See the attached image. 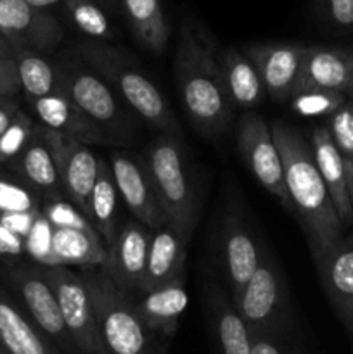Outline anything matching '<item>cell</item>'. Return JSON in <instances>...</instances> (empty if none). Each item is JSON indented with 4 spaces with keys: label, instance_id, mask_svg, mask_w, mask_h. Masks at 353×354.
Returning <instances> with one entry per match:
<instances>
[{
    "label": "cell",
    "instance_id": "obj_1",
    "mask_svg": "<svg viewBox=\"0 0 353 354\" xmlns=\"http://www.w3.org/2000/svg\"><path fill=\"white\" fill-rule=\"evenodd\" d=\"M175 78L182 106L196 130L208 137L227 131L235 106L225 86L217 44L189 17L180 24Z\"/></svg>",
    "mask_w": 353,
    "mask_h": 354
},
{
    "label": "cell",
    "instance_id": "obj_2",
    "mask_svg": "<svg viewBox=\"0 0 353 354\" xmlns=\"http://www.w3.org/2000/svg\"><path fill=\"white\" fill-rule=\"evenodd\" d=\"M270 131L282 161L291 213L301 223L311 258H317L343 237L345 227L315 165L310 142L284 121H273Z\"/></svg>",
    "mask_w": 353,
    "mask_h": 354
},
{
    "label": "cell",
    "instance_id": "obj_3",
    "mask_svg": "<svg viewBox=\"0 0 353 354\" xmlns=\"http://www.w3.org/2000/svg\"><path fill=\"white\" fill-rule=\"evenodd\" d=\"M75 50L93 73H97L104 82L111 83L121 93L125 102L145 123L165 135L176 137L180 128L168 100L127 52L107 41L97 40L83 41Z\"/></svg>",
    "mask_w": 353,
    "mask_h": 354
},
{
    "label": "cell",
    "instance_id": "obj_4",
    "mask_svg": "<svg viewBox=\"0 0 353 354\" xmlns=\"http://www.w3.org/2000/svg\"><path fill=\"white\" fill-rule=\"evenodd\" d=\"M93 304L100 344L106 354H159L166 346L145 327L134 299L118 287L106 268L83 270Z\"/></svg>",
    "mask_w": 353,
    "mask_h": 354
},
{
    "label": "cell",
    "instance_id": "obj_5",
    "mask_svg": "<svg viewBox=\"0 0 353 354\" xmlns=\"http://www.w3.org/2000/svg\"><path fill=\"white\" fill-rule=\"evenodd\" d=\"M144 162L166 225L189 244L199 220L201 206L176 137L163 135L152 142Z\"/></svg>",
    "mask_w": 353,
    "mask_h": 354
},
{
    "label": "cell",
    "instance_id": "obj_6",
    "mask_svg": "<svg viewBox=\"0 0 353 354\" xmlns=\"http://www.w3.org/2000/svg\"><path fill=\"white\" fill-rule=\"evenodd\" d=\"M232 303L251 332L287 327L289 292L286 277L269 251L263 252L255 275Z\"/></svg>",
    "mask_w": 353,
    "mask_h": 354
},
{
    "label": "cell",
    "instance_id": "obj_7",
    "mask_svg": "<svg viewBox=\"0 0 353 354\" xmlns=\"http://www.w3.org/2000/svg\"><path fill=\"white\" fill-rule=\"evenodd\" d=\"M45 280L51 286L62 320L80 354H106L99 339L92 297L82 273H75L68 266L44 268Z\"/></svg>",
    "mask_w": 353,
    "mask_h": 354
},
{
    "label": "cell",
    "instance_id": "obj_8",
    "mask_svg": "<svg viewBox=\"0 0 353 354\" xmlns=\"http://www.w3.org/2000/svg\"><path fill=\"white\" fill-rule=\"evenodd\" d=\"M35 130L44 138L51 151L59 180L69 203L78 207L90 220V197L99 173L100 158L93 154L89 145L75 138L66 137L45 127H35Z\"/></svg>",
    "mask_w": 353,
    "mask_h": 354
},
{
    "label": "cell",
    "instance_id": "obj_9",
    "mask_svg": "<svg viewBox=\"0 0 353 354\" xmlns=\"http://www.w3.org/2000/svg\"><path fill=\"white\" fill-rule=\"evenodd\" d=\"M61 92L76 106L85 111L100 128L123 135L128 128L127 116L121 111L113 90L97 73H93L82 59L59 62Z\"/></svg>",
    "mask_w": 353,
    "mask_h": 354
},
{
    "label": "cell",
    "instance_id": "obj_10",
    "mask_svg": "<svg viewBox=\"0 0 353 354\" xmlns=\"http://www.w3.org/2000/svg\"><path fill=\"white\" fill-rule=\"evenodd\" d=\"M237 147L256 182L291 211L279 149L273 142L269 123L255 111L246 113L239 121Z\"/></svg>",
    "mask_w": 353,
    "mask_h": 354
},
{
    "label": "cell",
    "instance_id": "obj_11",
    "mask_svg": "<svg viewBox=\"0 0 353 354\" xmlns=\"http://www.w3.org/2000/svg\"><path fill=\"white\" fill-rule=\"evenodd\" d=\"M7 277L23 297L28 313L42 334L55 346L62 354H80L62 320L57 299L51 286L45 280L42 268L26 265H9Z\"/></svg>",
    "mask_w": 353,
    "mask_h": 354
},
{
    "label": "cell",
    "instance_id": "obj_12",
    "mask_svg": "<svg viewBox=\"0 0 353 354\" xmlns=\"http://www.w3.org/2000/svg\"><path fill=\"white\" fill-rule=\"evenodd\" d=\"M0 37L14 50H52L64 38V28L47 10L35 9L26 0H0Z\"/></svg>",
    "mask_w": 353,
    "mask_h": 354
},
{
    "label": "cell",
    "instance_id": "obj_13",
    "mask_svg": "<svg viewBox=\"0 0 353 354\" xmlns=\"http://www.w3.org/2000/svg\"><path fill=\"white\" fill-rule=\"evenodd\" d=\"M152 232L141 221H128L120 227L113 244L107 248L106 272L128 296L141 294L147 272Z\"/></svg>",
    "mask_w": 353,
    "mask_h": 354
},
{
    "label": "cell",
    "instance_id": "obj_14",
    "mask_svg": "<svg viewBox=\"0 0 353 354\" xmlns=\"http://www.w3.org/2000/svg\"><path fill=\"white\" fill-rule=\"evenodd\" d=\"M244 52L258 69L266 95L279 102L294 95L307 54V45L279 41L253 44L248 45Z\"/></svg>",
    "mask_w": 353,
    "mask_h": 354
},
{
    "label": "cell",
    "instance_id": "obj_15",
    "mask_svg": "<svg viewBox=\"0 0 353 354\" xmlns=\"http://www.w3.org/2000/svg\"><path fill=\"white\" fill-rule=\"evenodd\" d=\"M109 165L118 194L135 220L151 230L165 227V214L156 199L144 159L130 158L123 152H114Z\"/></svg>",
    "mask_w": 353,
    "mask_h": 354
},
{
    "label": "cell",
    "instance_id": "obj_16",
    "mask_svg": "<svg viewBox=\"0 0 353 354\" xmlns=\"http://www.w3.org/2000/svg\"><path fill=\"white\" fill-rule=\"evenodd\" d=\"M322 287L336 315L353 334V234L343 235L331 248L314 258Z\"/></svg>",
    "mask_w": 353,
    "mask_h": 354
},
{
    "label": "cell",
    "instance_id": "obj_17",
    "mask_svg": "<svg viewBox=\"0 0 353 354\" xmlns=\"http://www.w3.org/2000/svg\"><path fill=\"white\" fill-rule=\"evenodd\" d=\"M353 86V47H307L301 68L298 92L305 90H331L350 95Z\"/></svg>",
    "mask_w": 353,
    "mask_h": 354
},
{
    "label": "cell",
    "instance_id": "obj_18",
    "mask_svg": "<svg viewBox=\"0 0 353 354\" xmlns=\"http://www.w3.org/2000/svg\"><path fill=\"white\" fill-rule=\"evenodd\" d=\"M221 265L225 277L230 286L232 301L241 294L262 261L263 252L260 251L255 237L246 225L235 216L225 218L220 237Z\"/></svg>",
    "mask_w": 353,
    "mask_h": 354
},
{
    "label": "cell",
    "instance_id": "obj_19",
    "mask_svg": "<svg viewBox=\"0 0 353 354\" xmlns=\"http://www.w3.org/2000/svg\"><path fill=\"white\" fill-rule=\"evenodd\" d=\"M204 294L217 354H251V330L237 313L230 297L213 280L206 282Z\"/></svg>",
    "mask_w": 353,
    "mask_h": 354
},
{
    "label": "cell",
    "instance_id": "obj_20",
    "mask_svg": "<svg viewBox=\"0 0 353 354\" xmlns=\"http://www.w3.org/2000/svg\"><path fill=\"white\" fill-rule=\"evenodd\" d=\"M42 127L71 137L82 144H106V131L62 92L31 100Z\"/></svg>",
    "mask_w": 353,
    "mask_h": 354
},
{
    "label": "cell",
    "instance_id": "obj_21",
    "mask_svg": "<svg viewBox=\"0 0 353 354\" xmlns=\"http://www.w3.org/2000/svg\"><path fill=\"white\" fill-rule=\"evenodd\" d=\"M134 304L145 327L151 328L156 335L172 337L189 304L185 275L145 290L141 294V299L134 301Z\"/></svg>",
    "mask_w": 353,
    "mask_h": 354
},
{
    "label": "cell",
    "instance_id": "obj_22",
    "mask_svg": "<svg viewBox=\"0 0 353 354\" xmlns=\"http://www.w3.org/2000/svg\"><path fill=\"white\" fill-rule=\"evenodd\" d=\"M310 147L318 173L327 185L329 196L334 204L339 221L345 228L350 227L353 223V203L350 196L348 180H346L343 159L332 142L327 127H317L311 131Z\"/></svg>",
    "mask_w": 353,
    "mask_h": 354
},
{
    "label": "cell",
    "instance_id": "obj_23",
    "mask_svg": "<svg viewBox=\"0 0 353 354\" xmlns=\"http://www.w3.org/2000/svg\"><path fill=\"white\" fill-rule=\"evenodd\" d=\"M0 346L10 354H62L0 287Z\"/></svg>",
    "mask_w": 353,
    "mask_h": 354
},
{
    "label": "cell",
    "instance_id": "obj_24",
    "mask_svg": "<svg viewBox=\"0 0 353 354\" xmlns=\"http://www.w3.org/2000/svg\"><path fill=\"white\" fill-rule=\"evenodd\" d=\"M185 251L187 242L175 230H172L168 225L158 228V230H152L147 272H145L142 292L183 275Z\"/></svg>",
    "mask_w": 353,
    "mask_h": 354
},
{
    "label": "cell",
    "instance_id": "obj_25",
    "mask_svg": "<svg viewBox=\"0 0 353 354\" xmlns=\"http://www.w3.org/2000/svg\"><path fill=\"white\" fill-rule=\"evenodd\" d=\"M52 251L59 266H80L82 270L106 268L107 245L97 230L54 228Z\"/></svg>",
    "mask_w": 353,
    "mask_h": 354
},
{
    "label": "cell",
    "instance_id": "obj_26",
    "mask_svg": "<svg viewBox=\"0 0 353 354\" xmlns=\"http://www.w3.org/2000/svg\"><path fill=\"white\" fill-rule=\"evenodd\" d=\"M135 40L152 54L166 50L170 41L168 17L161 0H118Z\"/></svg>",
    "mask_w": 353,
    "mask_h": 354
},
{
    "label": "cell",
    "instance_id": "obj_27",
    "mask_svg": "<svg viewBox=\"0 0 353 354\" xmlns=\"http://www.w3.org/2000/svg\"><path fill=\"white\" fill-rule=\"evenodd\" d=\"M221 71L225 86L234 106L253 109L265 100L266 90L258 69L241 48H227L221 52Z\"/></svg>",
    "mask_w": 353,
    "mask_h": 354
},
{
    "label": "cell",
    "instance_id": "obj_28",
    "mask_svg": "<svg viewBox=\"0 0 353 354\" xmlns=\"http://www.w3.org/2000/svg\"><path fill=\"white\" fill-rule=\"evenodd\" d=\"M118 189L114 183L111 165L99 159V173L90 197V221L109 248L118 230Z\"/></svg>",
    "mask_w": 353,
    "mask_h": 354
},
{
    "label": "cell",
    "instance_id": "obj_29",
    "mask_svg": "<svg viewBox=\"0 0 353 354\" xmlns=\"http://www.w3.org/2000/svg\"><path fill=\"white\" fill-rule=\"evenodd\" d=\"M16 62L21 88L24 90L30 102L61 92L59 62L54 64L44 55L26 50H16Z\"/></svg>",
    "mask_w": 353,
    "mask_h": 354
},
{
    "label": "cell",
    "instance_id": "obj_30",
    "mask_svg": "<svg viewBox=\"0 0 353 354\" xmlns=\"http://www.w3.org/2000/svg\"><path fill=\"white\" fill-rule=\"evenodd\" d=\"M19 166L23 175L38 189L57 190L61 185L51 151L37 130L28 147L23 151Z\"/></svg>",
    "mask_w": 353,
    "mask_h": 354
},
{
    "label": "cell",
    "instance_id": "obj_31",
    "mask_svg": "<svg viewBox=\"0 0 353 354\" xmlns=\"http://www.w3.org/2000/svg\"><path fill=\"white\" fill-rule=\"evenodd\" d=\"M66 14L71 23L87 35L89 38L97 41H107L114 38V26L111 23L106 9L96 0H64Z\"/></svg>",
    "mask_w": 353,
    "mask_h": 354
},
{
    "label": "cell",
    "instance_id": "obj_32",
    "mask_svg": "<svg viewBox=\"0 0 353 354\" xmlns=\"http://www.w3.org/2000/svg\"><path fill=\"white\" fill-rule=\"evenodd\" d=\"M329 133L343 159L353 203V104L346 100L332 116H329Z\"/></svg>",
    "mask_w": 353,
    "mask_h": 354
},
{
    "label": "cell",
    "instance_id": "obj_33",
    "mask_svg": "<svg viewBox=\"0 0 353 354\" xmlns=\"http://www.w3.org/2000/svg\"><path fill=\"white\" fill-rule=\"evenodd\" d=\"M346 100V95L331 90H305L293 95V109L308 118L332 116Z\"/></svg>",
    "mask_w": 353,
    "mask_h": 354
},
{
    "label": "cell",
    "instance_id": "obj_34",
    "mask_svg": "<svg viewBox=\"0 0 353 354\" xmlns=\"http://www.w3.org/2000/svg\"><path fill=\"white\" fill-rule=\"evenodd\" d=\"M52 235H54V228L44 216V213H40L30 234L24 239V252L44 268L59 266L52 251Z\"/></svg>",
    "mask_w": 353,
    "mask_h": 354
},
{
    "label": "cell",
    "instance_id": "obj_35",
    "mask_svg": "<svg viewBox=\"0 0 353 354\" xmlns=\"http://www.w3.org/2000/svg\"><path fill=\"white\" fill-rule=\"evenodd\" d=\"M35 135V124L31 123L26 114L19 113L7 127V130L0 135V162L14 159L16 156L23 154L24 149L31 142Z\"/></svg>",
    "mask_w": 353,
    "mask_h": 354
},
{
    "label": "cell",
    "instance_id": "obj_36",
    "mask_svg": "<svg viewBox=\"0 0 353 354\" xmlns=\"http://www.w3.org/2000/svg\"><path fill=\"white\" fill-rule=\"evenodd\" d=\"M42 213L47 218L52 228H69V230H96L89 218L73 206L69 201L52 199L45 203Z\"/></svg>",
    "mask_w": 353,
    "mask_h": 354
},
{
    "label": "cell",
    "instance_id": "obj_37",
    "mask_svg": "<svg viewBox=\"0 0 353 354\" xmlns=\"http://www.w3.org/2000/svg\"><path fill=\"white\" fill-rule=\"evenodd\" d=\"M322 23L339 35H353V0H317Z\"/></svg>",
    "mask_w": 353,
    "mask_h": 354
},
{
    "label": "cell",
    "instance_id": "obj_38",
    "mask_svg": "<svg viewBox=\"0 0 353 354\" xmlns=\"http://www.w3.org/2000/svg\"><path fill=\"white\" fill-rule=\"evenodd\" d=\"M40 211L33 190L0 176V213H28Z\"/></svg>",
    "mask_w": 353,
    "mask_h": 354
},
{
    "label": "cell",
    "instance_id": "obj_39",
    "mask_svg": "<svg viewBox=\"0 0 353 354\" xmlns=\"http://www.w3.org/2000/svg\"><path fill=\"white\" fill-rule=\"evenodd\" d=\"M19 90L16 50L6 38L0 37V97H12Z\"/></svg>",
    "mask_w": 353,
    "mask_h": 354
},
{
    "label": "cell",
    "instance_id": "obj_40",
    "mask_svg": "<svg viewBox=\"0 0 353 354\" xmlns=\"http://www.w3.org/2000/svg\"><path fill=\"white\" fill-rule=\"evenodd\" d=\"M287 327L269 332H251V354H298L287 341Z\"/></svg>",
    "mask_w": 353,
    "mask_h": 354
},
{
    "label": "cell",
    "instance_id": "obj_41",
    "mask_svg": "<svg viewBox=\"0 0 353 354\" xmlns=\"http://www.w3.org/2000/svg\"><path fill=\"white\" fill-rule=\"evenodd\" d=\"M40 211H28V213H0V221L9 228L10 232H14L19 237L26 239V235L30 234L31 227L35 225L37 218L40 216Z\"/></svg>",
    "mask_w": 353,
    "mask_h": 354
},
{
    "label": "cell",
    "instance_id": "obj_42",
    "mask_svg": "<svg viewBox=\"0 0 353 354\" xmlns=\"http://www.w3.org/2000/svg\"><path fill=\"white\" fill-rule=\"evenodd\" d=\"M24 252V239L10 232L6 225L0 221V256H21Z\"/></svg>",
    "mask_w": 353,
    "mask_h": 354
},
{
    "label": "cell",
    "instance_id": "obj_43",
    "mask_svg": "<svg viewBox=\"0 0 353 354\" xmlns=\"http://www.w3.org/2000/svg\"><path fill=\"white\" fill-rule=\"evenodd\" d=\"M19 113L16 104L10 100V97H0V135L7 130L16 114Z\"/></svg>",
    "mask_w": 353,
    "mask_h": 354
},
{
    "label": "cell",
    "instance_id": "obj_44",
    "mask_svg": "<svg viewBox=\"0 0 353 354\" xmlns=\"http://www.w3.org/2000/svg\"><path fill=\"white\" fill-rule=\"evenodd\" d=\"M30 6H33L35 9H40V10H47V12H51L52 7L59 6V3H62L64 0H26Z\"/></svg>",
    "mask_w": 353,
    "mask_h": 354
},
{
    "label": "cell",
    "instance_id": "obj_45",
    "mask_svg": "<svg viewBox=\"0 0 353 354\" xmlns=\"http://www.w3.org/2000/svg\"><path fill=\"white\" fill-rule=\"evenodd\" d=\"M96 2H99L100 6H102L104 9H106V7H113L114 3H116V0H96Z\"/></svg>",
    "mask_w": 353,
    "mask_h": 354
},
{
    "label": "cell",
    "instance_id": "obj_46",
    "mask_svg": "<svg viewBox=\"0 0 353 354\" xmlns=\"http://www.w3.org/2000/svg\"><path fill=\"white\" fill-rule=\"evenodd\" d=\"M350 102L353 104V86H352V92H350Z\"/></svg>",
    "mask_w": 353,
    "mask_h": 354
},
{
    "label": "cell",
    "instance_id": "obj_47",
    "mask_svg": "<svg viewBox=\"0 0 353 354\" xmlns=\"http://www.w3.org/2000/svg\"><path fill=\"white\" fill-rule=\"evenodd\" d=\"M0 354H10V353H7V351H6V349H3V348H2V346H0Z\"/></svg>",
    "mask_w": 353,
    "mask_h": 354
},
{
    "label": "cell",
    "instance_id": "obj_48",
    "mask_svg": "<svg viewBox=\"0 0 353 354\" xmlns=\"http://www.w3.org/2000/svg\"><path fill=\"white\" fill-rule=\"evenodd\" d=\"M159 354H168V349H166V348H165V349H163V351H161V353H159Z\"/></svg>",
    "mask_w": 353,
    "mask_h": 354
},
{
    "label": "cell",
    "instance_id": "obj_49",
    "mask_svg": "<svg viewBox=\"0 0 353 354\" xmlns=\"http://www.w3.org/2000/svg\"><path fill=\"white\" fill-rule=\"evenodd\" d=\"M352 337H353V334H352Z\"/></svg>",
    "mask_w": 353,
    "mask_h": 354
}]
</instances>
